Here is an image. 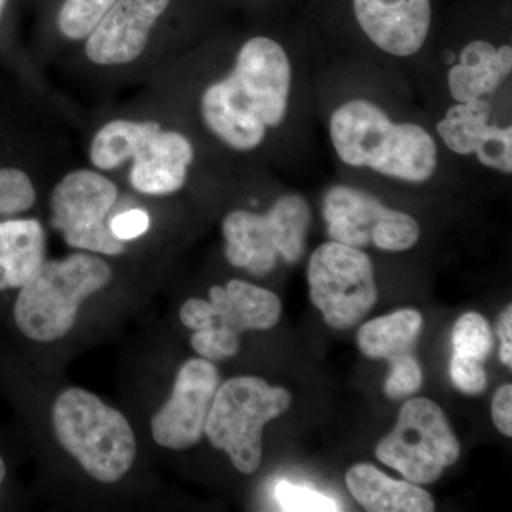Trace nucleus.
<instances>
[{
	"mask_svg": "<svg viewBox=\"0 0 512 512\" xmlns=\"http://www.w3.org/2000/svg\"><path fill=\"white\" fill-rule=\"evenodd\" d=\"M221 384L220 372L210 360L192 357L174 377L163 406L151 416L150 431L158 447L184 451L204 437L212 400Z\"/></svg>",
	"mask_w": 512,
	"mask_h": 512,
	"instance_id": "nucleus-14",
	"label": "nucleus"
},
{
	"mask_svg": "<svg viewBox=\"0 0 512 512\" xmlns=\"http://www.w3.org/2000/svg\"><path fill=\"white\" fill-rule=\"evenodd\" d=\"M278 36L245 40L227 73L205 87L202 123L229 150L254 153L291 128L302 97L301 62Z\"/></svg>",
	"mask_w": 512,
	"mask_h": 512,
	"instance_id": "nucleus-2",
	"label": "nucleus"
},
{
	"mask_svg": "<svg viewBox=\"0 0 512 512\" xmlns=\"http://www.w3.org/2000/svg\"><path fill=\"white\" fill-rule=\"evenodd\" d=\"M6 473H8V470H6V463L5 460H3V457L0 456V490H2L3 481H5Z\"/></svg>",
	"mask_w": 512,
	"mask_h": 512,
	"instance_id": "nucleus-33",
	"label": "nucleus"
},
{
	"mask_svg": "<svg viewBox=\"0 0 512 512\" xmlns=\"http://www.w3.org/2000/svg\"><path fill=\"white\" fill-rule=\"evenodd\" d=\"M119 188L106 175L76 170L64 175L50 195V222L70 248L103 256H119L126 242L114 237L109 217Z\"/></svg>",
	"mask_w": 512,
	"mask_h": 512,
	"instance_id": "nucleus-13",
	"label": "nucleus"
},
{
	"mask_svg": "<svg viewBox=\"0 0 512 512\" xmlns=\"http://www.w3.org/2000/svg\"><path fill=\"white\" fill-rule=\"evenodd\" d=\"M346 485L357 503L372 512H431V495L416 484L387 477L372 464H356L346 473Z\"/></svg>",
	"mask_w": 512,
	"mask_h": 512,
	"instance_id": "nucleus-18",
	"label": "nucleus"
},
{
	"mask_svg": "<svg viewBox=\"0 0 512 512\" xmlns=\"http://www.w3.org/2000/svg\"><path fill=\"white\" fill-rule=\"evenodd\" d=\"M392 370L384 383V393L389 399L399 400L412 396L423 384V372L412 352L389 359Z\"/></svg>",
	"mask_w": 512,
	"mask_h": 512,
	"instance_id": "nucleus-27",
	"label": "nucleus"
},
{
	"mask_svg": "<svg viewBox=\"0 0 512 512\" xmlns=\"http://www.w3.org/2000/svg\"><path fill=\"white\" fill-rule=\"evenodd\" d=\"M208 296L217 313L215 326L234 330L238 335L272 329L281 319L278 296L249 282L232 279L225 286H212Z\"/></svg>",
	"mask_w": 512,
	"mask_h": 512,
	"instance_id": "nucleus-17",
	"label": "nucleus"
},
{
	"mask_svg": "<svg viewBox=\"0 0 512 512\" xmlns=\"http://www.w3.org/2000/svg\"><path fill=\"white\" fill-rule=\"evenodd\" d=\"M46 261V232L39 221L0 222V292L20 289Z\"/></svg>",
	"mask_w": 512,
	"mask_h": 512,
	"instance_id": "nucleus-19",
	"label": "nucleus"
},
{
	"mask_svg": "<svg viewBox=\"0 0 512 512\" xmlns=\"http://www.w3.org/2000/svg\"><path fill=\"white\" fill-rule=\"evenodd\" d=\"M450 376L454 386L468 396H477L487 389V373L484 362L453 353L450 360Z\"/></svg>",
	"mask_w": 512,
	"mask_h": 512,
	"instance_id": "nucleus-28",
	"label": "nucleus"
},
{
	"mask_svg": "<svg viewBox=\"0 0 512 512\" xmlns=\"http://www.w3.org/2000/svg\"><path fill=\"white\" fill-rule=\"evenodd\" d=\"M275 497L282 511L291 512H332L340 511L339 504L328 495L313 488L279 481L275 487Z\"/></svg>",
	"mask_w": 512,
	"mask_h": 512,
	"instance_id": "nucleus-25",
	"label": "nucleus"
},
{
	"mask_svg": "<svg viewBox=\"0 0 512 512\" xmlns=\"http://www.w3.org/2000/svg\"><path fill=\"white\" fill-rule=\"evenodd\" d=\"M507 13L500 15L494 3H481L480 26L473 29L447 50L440 79L446 103L467 104L478 100H498L510 94L512 45L507 33Z\"/></svg>",
	"mask_w": 512,
	"mask_h": 512,
	"instance_id": "nucleus-8",
	"label": "nucleus"
},
{
	"mask_svg": "<svg viewBox=\"0 0 512 512\" xmlns=\"http://www.w3.org/2000/svg\"><path fill=\"white\" fill-rule=\"evenodd\" d=\"M322 218L330 241L349 247L406 252L420 241L419 222L352 184H335L322 197Z\"/></svg>",
	"mask_w": 512,
	"mask_h": 512,
	"instance_id": "nucleus-10",
	"label": "nucleus"
},
{
	"mask_svg": "<svg viewBox=\"0 0 512 512\" xmlns=\"http://www.w3.org/2000/svg\"><path fill=\"white\" fill-rule=\"evenodd\" d=\"M460 451L439 404L419 397L403 404L392 433L377 446L376 457L410 483L431 484L456 463Z\"/></svg>",
	"mask_w": 512,
	"mask_h": 512,
	"instance_id": "nucleus-9",
	"label": "nucleus"
},
{
	"mask_svg": "<svg viewBox=\"0 0 512 512\" xmlns=\"http://www.w3.org/2000/svg\"><path fill=\"white\" fill-rule=\"evenodd\" d=\"M171 0H116L86 42V55L99 66L134 62L146 50L151 30Z\"/></svg>",
	"mask_w": 512,
	"mask_h": 512,
	"instance_id": "nucleus-15",
	"label": "nucleus"
},
{
	"mask_svg": "<svg viewBox=\"0 0 512 512\" xmlns=\"http://www.w3.org/2000/svg\"><path fill=\"white\" fill-rule=\"evenodd\" d=\"M195 148L180 131H154L131 158L130 183L144 195L175 194L184 188L194 163Z\"/></svg>",
	"mask_w": 512,
	"mask_h": 512,
	"instance_id": "nucleus-16",
	"label": "nucleus"
},
{
	"mask_svg": "<svg viewBox=\"0 0 512 512\" xmlns=\"http://www.w3.org/2000/svg\"><path fill=\"white\" fill-rule=\"evenodd\" d=\"M161 127L157 121L113 120L104 124L90 144V161L99 170L119 168Z\"/></svg>",
	"mask_w": 512,
	"mask_h": 512,
	"instance_id": "nucleus-21",
	"label": "nucleus"
},
{
	"mask_svg": "<svg viewBox=\"0 0 512 512\" xmlns=\"http://www.w3.org/2000/svg\"><path fill=\"white\" fill-rule=\"evenodd\" d=\"M498 336L501 340L500 356L501 362L508 367H512V306L501 315L500 323H498Z\"/></svg>",
	"mask_w": 512,
	"mask_h": 512,
	"instance_id": "nucleus-32",
	"label": "nucleus"
},
{
	"mask_svg": "<svg viewBox=\"0 0 512 512\" xmlns=\"http://www.w3.org/2000/svg\"><path fill=\"white\" fill-rule=\"evenodd\" d=\"M180 320L185 328L202 330L212 328L217 323V313L210 299L191 298L187 299L180 308Z\"/></svg>",
	"mask_w": 512,
	"mask_h": 512,
	"instance_id": "nucleus-30",
	"label": "nucleus"
},
{
	"mask_svg": "<svg viewBox=\"0 0 512 512\" xmlns=\"http://www.w3.org/2000/svg\"><path fill=\"white\" fill-rule=\"evenodd\" d=\"M423 318L414 309H402L369 320L357 333V345L370 359H392L412 352Z\"/></svg>",
	"mask_w": 512,
	"mask_h": 512,
	"instance_id": "nucleus-20",
	"label": "nucleus"
},
{
	"mask_svg": "<svg viewBox=\"0 0 512 512\" xmlns=\"http://www.w3.org/2000/svg\"><path fill=\"white\" fill-rule=\"evenodd\" d=\"M311 301L333 329H348L377 302L372 259L363 249L328 241L313 251L308 264Z\"/></svg>",
	"mask_w": 512,
	"mask_h": 512,
	"instance_id": "nucleus-12",
	"label": "nucleus"
},
{
	"mask_svg": "<svg viewBox=\"0 0 512 512\" xmlns=\"http://www.w3.org/2000/svg\"><path fill=\"white\" fill-rule=\"evenodd\" d=\"M238 333L222 326L195 330L191 336V348L202 359L210 362H221L237 356L241 349V340Z\"/></svg>",
	"mask_w": 512,
	"mask_h": 512,
	"instance_id": "nucleus-26",
	"label": "nucleus"
},
{
	"mask_svg": "<svg viewBox=\"0 0 512 512\" xmlns=\"http://www.w3.org/2000/svg\"><path fill=\"white\" fill-rule=\"evenodd\" d=\"M50 417L60 447L92 480L117 484L133 470L138 454L133 426L97 394L67 387L57 394Z\"/></svg>",
	"mask_w": 512,
	"mask_h": 512,
	"instance_id": "nucleus-4",
	"label": "nucleus"
},
{
	"mask_svg": "<svg viewBox=\"0 0 512 512\" xmlns=\"http://www.w3.org/2000/svg\"><path fill=\"white\" fill-rule=\"evenodd\" d=\"M291 406V394L256 376L221 383L212 400L204 436L227 454L239 473L254 474L262 463V431Z\"/></svg>",
	"mask_w": 512,
	"mask_h": 512,
	"instance_id": "nucleus-7",
	"label": "nucleus"
},
{
	"mask_svg": "<svg viewBox=\"0 0 512 512\" xmlns=\"http://www.w3.org/2000/svg\"><path fill=\"white\" fill-rule=\"evenodd\" d=\"M323 123L333 157L350 171L424 185L451 163L429 119L379 89L339 90L326 100Z\"/></svg>",
	"mask_w": 512,
	"mask_h": 512,
	"instance_id": "nucleus-1",
	"label": "nucleus"
},
{
	"mask_svg": "<svg viewBox=\"0 0 512 512\" xmlns=\"http://www.w3.org/2000/svg\"><path fill=\"white\" fill-rule=\"evenodd\" d=\"M311 8L383 64L423 59L439 33L437 0H311Z\"/></svg>",
	"mask_w": 512,
	"mask_h": 512,
	"instance_id": "nucleus-3",
	"label": "nucleus"
},
{
	"mask_svg": "<svg viewBox=\"0 0 512 512\" xmlns=\"http://www.w3.org/2000/svg\"><path fill=\"white\" fill-rule=\"evenodd\" d=\"M36 190L32 180L19 168H0V215L12 217L35 205Z\"/></svg>",
	"mask_w": 512,
	"mask_h": 512,
	"instance_id": "nucleus-24",
	"label": "nucleus"
},
{
	"mask_svg": "<svg viewBox=\"0 0 512 512\" xmlns=\"http://www.w3.org/2000/svg\"><path fill=\"white\" fill-rule=\"evenodd\" d=\"M114 3L116 0H64L57 26L67 39H87Z\"/></svg>",
	"mask_w": 512,
	"mask_h": 512,
	"instance_id": "nucleus-22",
	"label": "nucleus"
},
{
	"mask_svg": "<svg viewBox=\"0 0 512 512\" xmlns=\"http://www.w3.org/2000/svg\"><path fill=\"white\" fill-rule=\"evenodd\" d=\"M311 225V205L296 192L276 198L265 212L231 211L222 221L225 258L251 275L271 274L281 259L296 264L302 258Z\"/></svg>",
	"mask_w": 512,
	"mask_h": 512,
	"instance_id": "nucleus-6",
	"label": "nucleus"
},
{
	"mask_svg": "<svg viewBox=\"0 0 512 512\" xmlns=\"http://www.w3.org/2000/svg\"><path fill=\"white\" fill-rule=\"evenodd\" d=\"M109 227L114 237L127 244L128 241L147 234L151 227V217L146 210L133 208V210L120 212L116 217L111 218Z\"/></svg>",
	"mask_w": 512,
	"mask_h": 512,
	"instance_id": "nucleus-29",
	"label": "nucleus"
},
{
	"mask_svg": "<svg viewBox=\"0 0 512 512\" xmlns=\"http://www.w3.org/2000/svg\"><path fill=\"white\" fill-rule=\"evenodd\" d=\"M491 414L495 427L504 436H512V386L504 384L494 394Z\"/></svg>",
	"mask_w": 512,
	"mask_h": 512,
	"instance_id": "nucleus-31",
	"label": "nucleus"
},
{
	"mask_svg": "<svg viewBox=\"0 0 512 512\" xmlns=\"http://www.w3.org/2000/svg\"><path fill=\"white\" fill-rule=\"evenodd\" d=\"M8 2L9 0H0V20H2L3 12H5Z\"/></svg>",
	"mask_w": 512,
	"mask_h": 512,
	"instance_id": "nucleus-34",
	"label": "nucleus"
},
{
	"mask_svg": "<svg viewBox=\"0 0 512 512\" xmlns=\"http://www.w3.org/2000/svg\"><path fill=\"white\" fill-rule=\"evenodd\" d=\"M113 278L109 262L92 252L46 259L16 296L13 319L19 332L43 345L66 338L84 301L110 286Z\"/></svg>",
	"mask_w": 512,
	"mask_h": 512,
	"instance_id": "nucleus-5",
	"label": "nucleus"
},
{
	"mask_svg": "<svg viewBox=\"0 0 512 512\" xmlns=\"http://www.w3.org/2000/svg\"><path fill=\"white\" fill-rule=\"evenodd\" d=\"M451 343H453V353L485 362L493 350V330L480 313L468 312L454 325Z\"/></svg>",
	"mask_w": 512,
	"mask_h": 512,
	"instance_id": "nucleus-23",
	"label": "nucleus"
},
{
	"mask_svg": "<svg viewBox=\"0 0 512 512\" xmlns=\"http://www.w3.org/2000/svg\"><path fill=\"white\" fill-rule=\"evenodd\" d=\"M503 100L444 103L427 117L451 163L480 165L491 173L512 174V123Z\"/></svg>",
	"mask_w": 512,
	"mask_h": 512,
	"instance_id": "nucleus-11",
	"label": "nucleus"
}]
</instances>
